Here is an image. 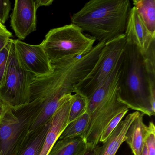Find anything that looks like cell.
Instances as JSON below:
<instances>
[{
  "instance_id": "obj_1",
  "label": "cell",
  "mask_w": 155,
  "mask_h": 155,
  "mask_svg": "<svg viewBox=\"0 0 155 155\" xmlns=\"http://www.w3.org/2000/svg\"><path fill=\"white\" fill-rule=\"evenodd\" d=\"M51 63L53 71L49 75L35 77L30 86L29 101L38 100L42 104L41 111L31 125V130L50 121L74 92V86L90 72L88 64L81 58Z\"/></svg>"
},
{
  "instance_id": "obj_2",
  "label": "cell",
  "mask_w": 155,
  "mask_h": 155,
  "mask_svg": "<svg viewBox=\"0 0 155 155\" xmlns=\"http://www.w3.org/2000/svg\"><path fill=\"white\" fill-rule=\"evenodd\" d=\"M120 100L129 108L151 117L155 112V80L148 73L139 49L127 43L121 57Z\"/></svg>"
},
{
  "instance_id": "obj_3",
  "label": "cell",
  "mask_w": 155,
  "mask_h": 155,
  "mask_svg": "<svg viewBox=\"0 0 155 155\" xmlns=\"http://www.w3.org/2000/svg\"><path fill=\"white\" fill-rule=\"evenodd\" d=\"M131 8L129 0H91L73 14L71 23L106 43L125 34Z\"/></svg>"
},
{
  "instance_id": "obj_4",
  "label": "cell",
  "mask_w": 155,
  "mask_h": 155,
  "mask_svg": "<svg viewBox=\"0 0 155 155\" xmlns=\"http://www.w3.org/2000/svg\"><path fill=\"white\" fill-rule=\"evenodd\" d=\"M95 41L71 23L50 30L41 44L51 62L62 63L88 54Z\"/></svg>"
},
{
  "instance_id": "obj_5",
  "label": "cell",
  "mask_w": 155,
  "mask_h": 155,
  "mask_svg": "<svg viewBox=\"0 0 155 155\" xmlns=\"http://www.w3.org/2000/svg\"><path fill=\"white\" fill-rule=\"evenodd\" d=\"M41 109L37 100L15 111L7 107L0 117V155H17Z\"/></svg>"
},
{
  "instance_id": "obj_6",
  "label": "cell",
  "mask_w": 155,
  "mask_h": 155,
  "mask_svg": "<svg viewBox=\"0 0 155 155\" xmlns=\"http://www.w3.org/2000/svg\"><path fill=\"white\" fill-rule=\"evenodd\" d=\"M14 40L0 84V99L15 111L29 103L30 88L36 76L25 70L20 64Z\"/></svg>"
},
{
  "instance_id": "obj_7",
  "label": "cell",
  "mask_w": 155,
  "mask_h": 155,
  "mask_svg": "<svg viewBox=\"0 0 155 155\" xmlns=\"http://www.w3.org/2000/svg\"><path fill=\"white\" fill-rule=\"evenodd\" d=\"M127 44L125 34L105 43L93 68L74 87V92L88 99L118 63Z\"/></svg>"
},
{
  "instance_id": "obj_8",
  "label": "cell",
  "mask_w": 155,
  "mask_h": 155,
  "mask_svg": "<svg viewBox=\"0 0 155 155\" xmlns=\"http://www.w3.org/2000/svg\"><path fill=\"white\" fill-rule=\"evenodd\" d=\"M127 110H129L128 107L120 100L118 87L111 97L90 116L88 126L81 137L87 147L98 145L102 131L110 120L119 113Z\"/></svg>"
},
{
  "instance_id": "obj_9",
  "label": "cell",
  "mask_w": 155,
  "mask_h": 155,
  "mask_svg": "<svg viewBox=\"0 0 155 155\" xmlns=\"http://www.w3.org/2000/svg\"><path fill=\"white\" fill-rule=\"evenodd\" d=\"M14 41L17 58L25 70L36 77L46 76L53 71L51 61L41 43L33 45L19 39Z\"/></svg>"
},
{
  "instance_id": "obj_10",
  "label": "cell",
  "mask_w": 155,
  "mask_h": 155,
  "mask_svg": "<svg viewBox=\"0 0 155 155\" xmlns=\"http://www.w3.org/2000/svg\"><path fill=\"white\" fill-rule=\"evenodd\" d=\"M34 0H16L11 15V25L15 34L23 40L36 30L37 11Z\"/></svg>"
},
{
  "instance_id": "obj_11",
  "label": "cell",
  "mask_w": 155,
  "mask_h": 155,
  "mask_svg": "<svg viewBox=\"0 0 155 155\" xmlns=\"http://www.w3.org/2000/svg\"><path fill=\"white\" fill-rule=\"evenodd\" d=\"M125 35L127 43L137 46L142 54L155 40V36L148 30L134 7L131 8L128 18Z\"/></svg>"
},
{
  "instance_id": "obj_12",
  "label": "cell",
  "mask_w": 155,
  "mask_h": 155,
  "mask_svg": "<svg viewBox=\"0 0 155 155\" xmlns=\"http://www.w3.org/2000/svg\"><path fill=\"white\" fill-rule=\"evenodd\" d=\"M73 95L59 108L51 118V126L46 134L44 144L40 155H48L55 143L68 124V117Z\"/></svg>"
},
{
  "instance_id": "obj_13",
  "label": "cell",
  "mask_w": 155,
  "mask_h": 155,
  "mask_svg": "<svg viewBox=\"0 0 155 155\" xmlns=\"http://www.w3.org/2000/svg\"><path fill=\"white\" fill-rule=\"evenodd\" d=\"M121 57L113 71L88 99L87 112L90 116L95 110L103 106L117 89L120 71Z\"/></svg>"
},
{
  "instance_id": "obj_14",
  "label": "cell",
  "mask_w": 155,
  "mask_h": 155,
  "mask_svg": "<svg viewBox=\"0 0 155 155\" xmlns=\"http://www.w3.org/2000/svg\"><path fill=\"white\" fill-rule=\"evenodd\" d=\"M140 114V112L136 111L122 119L102 146L99 147L97 155H116L121 144L126 140V134L129 127Z\"/></svg>"
},
{
  "instance_id": "obj_15",
  "label": "cell",
  "mask_w": 155,
  "mask_h": 155,
  "mask_svg": "<svg viewBox=\"0 0 155 155\" xmlns=\"http://www.w3.org/2000/svg\"><path fill=\"white\" fill-rule=\"evenodd\" d=\"M51 122V120L33 130L29 131L17 155H40Z\"/></svg>"
},
{
  "instance_id": "obj_16",
  "label": "cell",
  "mask_w": 155,
  "mask_h": 155,
  "mask_svg": "<svg viewBox=\"0 0 155 155\" xmlns=\"http://www.w3.org/2000/svg\"><path fill=\"white\" fill-rule=\"evenodd\" d=\"M143 116L144 114L140 113L134 120L126 134L125 141L131 149L134 155H140L145 144L148 127L143 121Z\"/></svg>"
},
{
  "instance_id": "obj_17",
  "label": "cell",
  "mask_w": 155,
  "mask_h": 155,
  "mask_svg": "<svg viewBox=\"0 0 155 155\" xmlns=\"http://www.w3.org/2000/svg\"><path fill=\"white\" fill-rule=\"evenodd\" d=\"M87 147L81 137L58 140L48 155H79Z\"/></svg>"
},
{
  "instance_id": "obj_18",
  "label": "cell",
  "mask_w": 155,
  "mask_h": 155,
  "mask_svg": "<svg viewBox=\"0 0 155 155\" xmlns=\"http://www.w3.org/2000/svg\"><path fill=\"white\" fill-rule=\"evenodd\" d=\"M133 3L148 30L155 36V0H133Z\"/></svg>"
},
{
  "instance_id": "obj_19",
  "label": "cell",
  "mask_w": 155,
  "mask_h": 155,
  "mask_svg": "<svg viewBox=\"0 0 155 155\" xmlns=\"http://www.w3.org/2000/svg\"><path fill=\"white\" fill-rule=\"evenodd\" d=\"M89 121L90 116L86 111L78 118L68 124L58 140L82 137L87 128Z\"/></svg>"
},
{
  "instance_id": "obj_20",
  "label": "cell",
  "mask_w": 155,
  "mask_h": 155,
  "mask_svg": "<svg viewBox=\"0 0 155 155\" xmlns=\"http://www.w3.org/2000/svg\"><path fill=\"white\" fill-rule=\"evenodd\" d=\"M88 99L78 93L73 95L68 117V124L78 118L87 111Z\"/></svg>"
},
{
  "instance_id": "obj_21",
  "label": "cell",
  "mask_w": 155,
  "mask_h": 155,
  "mask_svg": "<svg viewBox=\"0 0 155 155\" xmlns=\"http://www.w3.org/2000/svg\"><path fill=\"white\" fill-rule=\"evenodd\" d=\"M143 55L146 70L150 78L155 80V40L151 42Z\"/></svg>"
},
{
  "instance_id": "obj_22",
  "label": "cell",
  "mask_w": 155,
  "mask_h": 155,
  "mask_svg": "<svg viewBox=\"0 0 155 155\" xmlns=\"http://www.w3.org/2000/svg\"><path fill=\"white\" fill-rule=\"evenodd\" d=\"M128 111L129 110H127L120 112L110 120V122L107 124L102 131L101 135L99 142L103 143L111 135V133L113 132L114 130L119 124L120 121L123 119V118Z\"/></svg>"
},
{
  "instance_id": "obj_23",
  "label": "cell",
  "mask_w": 155,
  "mask_h": 155,
  "mask_svg": "<svg viewBox=\"0 0 155 155\" xmlns=\"http://www.w3.org/2000/svg\"><path fill=\"white\" fill-rule=\"evenodd\" d=\"M147 132L145 144L148 155H155V127L154 123L150 122L147 126Z\"/></svg>"
},
{
  "instance_id": "obj_24",
  "label": "cell",
  "mask_w": 155,
  "mask_h": 155,
  "mask_svg": "<svg viewBox=\"0 0 155 155\" xmlns=\"http://www.w3.org/2000/svg\"><path fill=\"white\" fill-rule=\"evenodd\" d=\"M13 40L11 39L7 46L0 51V84L7 68Z\"/></svg>"
},
{
  "instance_id": "obj_25",
  "label": "cell",
  "mask_w": 155,
  "mask_h": 155,
  "mask_svg": "<svg viewBox=\"0 0 155 155\" xmlns=\"http://www.w3.org/2000/svg\"><path fill=\"white\" fill-rule=\"evenodd\" d=\"M11 10V3L9 0H0V22L4 25L8 19Z\"/></svg>"
},
{
  "instance_id": "obj_26",
  "label": "cell",
  "mask_w": 155,
  "mask_h": 155,
  "mask_svg": "<svg viewBox=\"0 0 155 155\" xmlns=\"http://www.w3.org/2000/svg\"><path fill=\"white\" fill-rule=\"evenodd\" d=\"M12 36V33L0 22V51L7 46Z\"/></svg>"
},
{
  "instance_id": "obj_27",
  "label": "cell",
  "mask_w": 155,
  "mask_h": 155,
  "mask_svg": "<svg viewBox=\"0 0 155 155\" xmlns=\"http://www.w3.org/2000/svg\"><path fill=\"white\" fill-rule=\"evenodd\" d=\"M100 146L96 147H87L79 155H97Z\"/></svg>"
},
{
  "instance_id": "obj_28",
  "label": "cell",
  "mask_w": 155,
  "mask_h": 155,
  "mask_svg": "<svg viewBox=\"0 0 155 155\" xmlns=\"http://www.w3.org/2000/svg\"><path fill=\"white\" fill-rule=\"evenodd\" d=\"M36 8L38 9L41 6H49L52 4L53 0H34Z\"/></svg>"
},
{
  "instance_id": "obj_29",
  "label": "cell",
  "mask_w": 155,
  "mask_h": 155,
  "mask_svg": "<svg viewBox=\"0 0 155 155\" xmlns=\"http://www.w3.org/2000/svg\"><path fill=\"white\" fill-rule=\"evenodd\" d=\"M8 107L7 105L0 99V117L2 116Z\"/></svg>"
},
{
  "instance_id": "obj_30",
  "label": "cell",
  "mask_w": 155,
  "mask_h": 155,
  "mask_svg": "<svg viewBox=\"0 0 155 155\" xmlns=\"http://www.w3.org/2000/svg\"><path fill=\"white\" fill-rule=\"evenodd\" d=\"M140 155H148L147 148H146V145H145V144H144V147H143V149H142V151H141Z\"/></svg>"
}]
</instances>
